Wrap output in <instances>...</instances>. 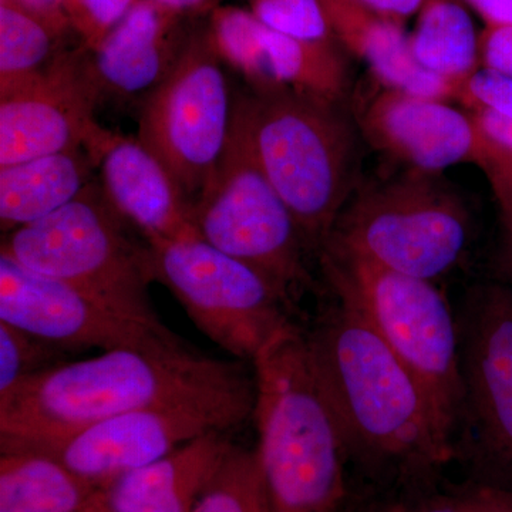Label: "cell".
I'll return each instance as SVG.
<instances>
[{
	"label": "cell",
	"mask_w": 512,
	"mask_h": 512,
	"mask_svg": "<svg viewBox=\"0 0 512 512\" xmlns=\"http://www.w3.org/2000/svg\"><path fill=\"white\" fill-rule=\"evenodd\" d=\"M336 308L306 340L348 454L406 476L444 466L454 437L419 380L359 312Z\"/></svg>",
	"instance_id": "1"
},
{
	"label": "cell",
	"mask_w": 512,
	"mask_h": 512,
	"mask_svg": "<svg viewBox=\"0 0 512 512\" xmlns=\"http://www.w3.org/2000/svg\"><path fill=\"white\" fill-rule=\"evenodd\" d=\"M254 383L241 360L190 349H116L40 373L0 402V451L28 450L101 420Z\"/></svg>",
	"instance_id": "2"
},
{
	"label": "cell",
	"mask_w": 512,
	"mask_h": 512,
	"mask_svg": "<svg viewBox=\"0 0 512 512\" xmlns=\"http://www.w3.org/2000/svg\"><path fill=\"white\" fill-rule=\"evenodd\" d=\"M256 448L272 512H339L345 498V440L291 322L254 362Z\"/></svg>",
	"instance_id": "3"
},
{
	"label": "cell",
	"mask_w": 512,
	"mask_h": 512,
	"mask_svg": "<svg viewBox=\"0 0 512 512\" xmlns=\"http://www.w3.org/2000/svg\"><path fill=\"white\" fill-rule=\"evenodd\" d=\"M262 170L309 248H322L348 198L353 134L335 103L293 92L235 101Z\"/></svg>",
	"instance_id": "4"
},
{
	"label": "cell",
	"mask_w": 512,
	"mask_h": 512,
	"mask_svg": "<svg viewBox=\"0 0 512 512\" xmlns=\"http://www.w3.org/2000/svg\"><path fill=\"white\" fill-rule=\"evenodd\" d=\"M126 221L110 207L100 184L42 220L3 235L0 256L62 281L114 311L160 325L148 296V247L128 238Z\"/></svg>",
	"instance_id": "5"
},
{
	"label": "cell",
	"mask_w": 512,
	"mask_h": 512,
	"mask_svg": "<svg viewBox=\"0 0 512 512\" xmlns=\"http://www.w3.org/2000/svg\"><path fill=\"white\" fill-rule=\"evenodd\" d=\"M339 302L359 312L419 380L454 437L463 414L461 342L456 319L433 281L360 259L320 252Z\"/></svg>",
	"instance_id": "6"
},
{
	"label": "cell",
	"mask_w": 512,
	"mask_h": 512,
	"mask_svg": "<svg viewBox=\"0 0 512 512\" xmlns=\"http://www.w3.org/2000/svg\"><path fill=\"white\" fill-rule=\"evenodd\" d=\"M468 238L463 200L437 174L410 170L359 195L320 252L434 281L458 264Z\"/></svg>",
	"instance_id": "7"
},
{
	"label": "cell",
	"mask_w": 512,
	"mask_h": 512,
	"mask_svg": "<svg viewBox=\"0 0 512 512\" xmlns=\"http://www.w3.org/2000/svg\"><path fill=\"white\" fill-rule=\"evenodd\" d=\"M192 218L202 241L261 272L289 302L311 286L305 262L308 244L256 160L237 110L224 156Z\"/></svg>",
	"instance_id": "8"
},
{
	"label": "cell",
	"mask_w": 512,
	"mask_h": 512,
	"mask_svg": "<svg viewBox=\"0 0 512 512\" xmlns=\"http://www.w3.org/2000/svg\"><path fill=\"white\" fill-rule=\"evenodd\" d=\"M147 247L151 281L173 293L194 325L235 359L254 362L292 322V303L278 286L200 237Z\"/></svg>",
	"instance_id": "9"
},
{
	"label": "cell",
	"mask_w": 512,
	"mask_h": 512,
	"mask_svg": "<svg viewBox=\"0 0 512 512\" xmlns=\"http://www.w3.org/2000/svg\"><path fill=\"white\" fill-rule=\"evenodd\" d=\"M222 64L210 37L191 40L141 107L138 140L160 158L192 207L224 156L234 120Z\"/></svg>",
	"instance_id": "10"
},
{
	"label": "cell",
	"mask_w": 512,
	"mask_h": 512,
	"mask_svg": "<svg viewBox=\"0 0 512 512\" xmlns=\"http://www.w3.org/2000/svg\"><path fill=\"white\" fill-rule=\"evenodd\" d=\"M254 406L255 380L239 389L119 414L62 439L19 451L56 458L101 488L204 434L241 426L254 414Z\"/></svg>",
	"instance_id": "11"
},
{
	"label": "cell",
	"mask_w": 512,
	"mask_h": 512,
	"mask_svg": "<svg viewBox=\"0 0 512 512\" xmlns=\"http://www.w3.org/2000/svg\"><path fill=\"white\" fill-rule=\"evenodd\" d=\"M0 322L66 352L175 349L188 346L164 323L114 311L57 279L0 256Z\"/></svg>",
	"instance_id": "12"
},
{
	"label": "cell",
	"mask_w": 512,
	"mask_h": 512,
	"mask_svg": "<svg viewBox=\"0 0 512 512\" xmlns=\"http://www.w3.org/2000/svg\"><path fill=\"white\" fill-rule=\"evenodd\" d=\"M460 342L463 414L488 476L483 483L512 490V293L508 289L485 285L471 296Z\"/></svg>",
	"instance_id": "13"
},
{
	"label": "cell",
	"mask_w": 512,
	"mask_h": 512,
	"mask_svg": "<svg viewBox=\"0 0 512 512\" xmlns=\"http://www.w3.org/2000/svg\"><path fill=\"white\" fill-rule=\"evenodd\" d=\"M101 96L86 53H60L15 92L0 97V167L64 151L96 153L110 130L96 120Z\"/></svg>",
	"instance_id": "14"
},
{
	"label": "cell",
	"mask_w": 512,
	"mask_h": 512,
	"mask_svg": "<svg viewBox=\"0 0 512 512\" xmlns=\"http://www.w3.org/2000/svg\"><path fill=\"white\" fill-rule=\"evenodd\" d=\"M357 123L366 140L410 170L437 174L457 164L484 168L493 144L473 114L446 100L379 87L357 106Z\"/></svg>",
	"instance_id": "15"
},
{
	"label": "cell",
	"mask_w": 512,
	"mask_h": 512,
	"mask_svg": "<svg viewBox=\"0 0 512 512\" xmlns=\"http://www.w3.org/2000/svg\"><path fill=\"white\" fill-rule=\"evenodd\" d=\"M208 37L222 62L241 73L254 93L288 89L338 104L348 90L345 62L329 40L284 35L238 8L215 9Z\"/></svg>",
	"instance_id": "16"
},
{
	"label": "cell",
	"mask_w": 512,
	"mask_h": 512,
	"mask_svg": "<svg viewBox=\"0 0 512 512\" xmlns=\"http://www.w3.org/2000/svg\"><path fill=\"white\" fill-rule=\"evenodd\" d=\"M104 198L147 244L198 237L191 202L138 137L110 131L94 153Z\"/></svg>",
	"instance_id": "17"
},
{
	"label": "cell",
	"mask_w": 512,
	"mask_h": 512,
	"mask_svg": "<svg viewBox=\"0 0 512 512\" xmlns=\"http://www.w3.org/2000/svg\"><path fill=\"white\" fill-rule=\"evenodd\" d=\"M178 16L153 0H137L103 42L87 50L101 99L146 100L170 76L188 46L175 36Z\"/></svg>",
	"instance_id": "18"
},
{
	"label": "cell",
	"mask_w": 512,
	"mask_h": 512,
	"mask_svg": "<svg viewBox=\"0 0 512 512\" xmlns=\"http://www.w3.org/2000/svg\"><path fill=\"white\" fill-rule=\"evenodd\" d=\"M212 431L99 488L110 512H192L234 443Z\"/></svg>",
	"instance_id": "19"
},
{
	"label": "cell",
	"mask_w": 512,
	"mask_h": 512,
	"mask_svg": "<svg viewBox=\"0 0 512 512\" xmlns=\"http://www.w3.org/2000/svg\"><path fill=\"white\" fill-rule=\"evenodd\" d=\"M330 30L365 60L376 82L434 99L451 100L456 84L421 69L410 52L409 37L396 22L376 16L360 0H322Z\"/></svg>",
	"instance_id": "20"
},
{
	"label": "cell",
	"mask_w": 512,
	"mask_h": 512,
	"mask_svg": "<svg viewBox=\"0 0 512 512\" xmlns=\"http://www.w3.org/2000/svg\"><path fill=\"white\" fill-rule=\"evenodd\" d=\"M97 164L89 151L72 150L0 167V229L32 224L82 194Z\"/></svg>",
	"instance_id": "21"
},
{
	"label": "cell",
	"mask_w": 512,
	"mask_h": 512,
	"mask_svg": "<svg viewBox=\"0 0 512 512\" xmlns=\"http://www.w3.org/2000/svg\"><path fill=\"white\" fill-rule=\"evenodd\" d=\"M99 487L37 451L0 457V512H79Z\"/></svg>",
	"instance_id": "22"
},
{
	"label": "cell",
	"mask_w": 512,
	"mask_h": 512,
	"mask_svg": "<svg viewBox=\"0 0 512 512\" xmlns=\"http://www.w3.org/2000/svg\"><path fill=\"white\" fill-rule=\"evenodd\" d=\"M421 69L453 84L480 69V39L470 15L451 0L424 3L419 25L409 37Z\"/></svg>",
	"instance_id": "23"
},
{
	"label": "cell",
	"mask_w": 512,
	"mask_h": 512,
	"mask_svg": "<svg viewBox=\"0 0 512 512\" xmlns=\"http://www.w3.org/2000/svg\"><path fill=\"white\" fill-rule=\"evenodd\" d=\"M60 33L12 0L0 2V97L15 92L55 62Z\"/></svg>",
	"instance_id": "24"
},
{
	"label": "cell",
	"mask_w": 512,
	"mask_h": 512,
	"mask_svg": "<svg viewBox=\"0 0 512 512\" xmlns=\"http://www.w3.org/2000/svg\"><path fill=\"white\" fill-rule=\"evenodd\" d=\"M192 512H272L256 450L234 444Z\"/></svg>",
	"instance_id": "25"
},
{
	"label": "cell",
	"mask_w": 512,
	"mask_h": 512,
	"mask_svg": "<svg viewBox=\"0 0 512 512\" xmlns=\"http://www.w3.org/2000/svg\"><path fill=\"white\" fill-rule=\"evenodd\" d=\"M63 350L0 322V402L33 377L62 365Z\"/></svg>",
	"instance_id": "26"
},
{
	"label": "cell",
	"mask_w": 512,
	"mask_h": 512,
	"mask_svg": "<svg viewBox=\"0 0 512 512\" xmlns=\"http://www.w3.org/2000/svg\"><path fill=\"white\" fill-rule=\"evenodd\" d=\"M252 13L268 28L309 42L329 40L322 0H251Z\"/></svg>",
	"instance_id": "27"
},
{
	"label": "cell",
	"mask_w": 512,
	"mask_h": 512,
	"mask_svg": "<svg viewBox=\"0 0 512 512\" xmlns=\"http://www.w3.org/2000/svg\"><path fill=\"white\" fill-rule=\"evenodd\" d=\"M137 0H64V13L82 36L86 50L96 49Z\"/></svg>",
	"instance_id": "28"
},
{
	"label": "cell",
	"mask_w": 512,
	"mask_h": 512,
	"mask_svg": "<svg viewBox=\"0 0 512 512\" xmlns=\"http://www.w3.org/2000/svg\"><path fill=\"white\" fill-rule=\"evenodd\" d=\"M454 100L471 113H491L512 119V77L480 69L457 84Z\"/></svg>",
	"instance_id": "29"
},
{
	"label": "cell",
	"mask_w": 512,
	"mask_h": 512,
	"mask_svg": "<svg viewBox=\"0 0 512 512\" xmlns=\"http://www.w3.org/2000/svg\"><path fill=\"white\" fill-rule=\"evenodd\" d=\"M480 64L512 77V25H487L480 37Z\"/></svg>",
	"instance_id": "30"
},
{
	"label": "cell",
	"mask_w": 512,
	"mask_h": 512,
	"mask_svg": "<svg viewBox=\"0 0 512 512\" xmlns=\"http://www.w3.org/2000/svg\"><path fill=\"white\" fill-rule=\"evenodd\" d=\"M463 512H512V490L500 485L476 483L451 494Z\"/></svg>",
	"instance_id": "31"
},
{
	"label": "cell",
	"mask_w": 512,
	"mask_h": 512,
	"mask_svg": "<svg viewBox=\"0 0 512 512\" xmlns=\"http://www.w3.org/2000/svg\"><path fill=\"white\" fill-rule=\"evenodd\" d=\"M493 143V141H491ZM500 204L512 208V153L493 143L490 158L483 168Z\"/></svg>",
	"instance_id": "32"
},
{
	"label": "cell",
	"mask_w": 512,
	"mask_h": 512,
	"mask_svg": "<svg viewBox=\"0 0 512 512\" xmlns=\"http://www.w3.org/2000/svg\"><path fill=\"white\" fill-rule=\"evenodd\" d=\"M488 140L512 153V119L491 113H471Z\"/></svg>",
	"instance_id": "33"
},
{
	"label": "cell",
	"mask_w": 512,
	"mask_h": 512,
	"mask_svg": "<svg viewBox=\"0 0 512 512\" xmlns=\"http://www.w3.org/2000/svg\"><path fill=\"white\" fill-rule=\"evenodd\" d=\"M12 2L46 20L62 32L69 25V20L64 13V0H12Z\"/></svg>",
	"instance_id": "34"
},
{
	"label": "cell",
	"mask_w": 512,
	"mask_h": 512,
	"mask_svg": "<svg viewBox=\"0 0 512 512\" xmlns=\"http://www.w3.org/2000/svg\"><path fill=\"white\" fill-rule=\"evenodd\" d=\"M382 512H463L451 495H430L394 504Z\"/></svg>",
	"instance_id": "35"
},
{
	"label": "cell",
	"mask_w": 512,
	"mask_h": 512,
	"mask_svg": "<svg viewBox=\"0 0 512 512\" xmlns=\"http://www.w3.org/2000/svg\"><path fill=\"white\" fill-rule=\"evenodd\" d=\"M487 25H512V0H467Z\"/></svg>",
	"instance_id": "36"
},
{
	"label": "cell",
	"mask_w": 512,
	"mask_h": 512,
	"mask_svg": "<svg viewBox=\"0 0 512 512\" xmlns=\"http://www.w3.org/2000/svg\"><path fill=\"white\" fill-rule=\"evenodd\" d=\"M367 8L386 18H404L424 5V0H360Z\"/></svg>",
	"instance_id": "37"
},
{
	"label": "cell",
	"mask_w": 512,
	"mask_h": 512,
	"mask_svg": "<svg viewBox=\"0 0 512 512\" xmlns=\"http://www.w3.org/2000/svg\"><path fill=\"white\" fill-rule=\"evenodd\" d=\"M153 2L183 15V13H197L210 10L217 5L218 0H153Z\"/></svg>",
	"instance_id": "38"
},
{
	"label": "cell",
	"mask_w": 512,
	"mask_h": 512,
	"mask_svg": "<svg viewBox=\"0 0 512 512\" xmlns=\"http://www.w3.org/2000/svg\"><path fill=\"white\" fill-rule=\"evenodd\" d=\"M501 207V220H503L505 244H507L508 258H510V265L512 268V208L507 205L500 204Z\"/></svg>",
	"instance_id": "39"
},
{
	"label": "cell",
	"mask_w": 512,
	"mask_h": 512,
	"mask_svg": "<svg viewBox=\"0 0 512 512\" xmlns=\"http://www.w3.org/2000/svg\"><path fill=\"white\" fill-rule=\"evenodd\" d=\"M79 512H110L107 510L106 507H104L103 503H101L100 497H99V491H97L96 495H94V498L92 501H90V504L87 505V507H84L82 511Z\"/></svg>",
	"instance_id": "40"
},
{
	"label": "cell",
	"mask_w": 512,
	"mask_h": 512,
	"mask_svg": "<svg viewBox=\"0 0 512 512\" xmlns=\"http://www.w3.org/2000/svg\"><path fill=\"white\" fill-rule=\"evenodd\" d=\"M339 512H340V511H339ZM380 512H382V511H380Z\"/></svg>",
	"instance_id": "41"
}]
</instances>
